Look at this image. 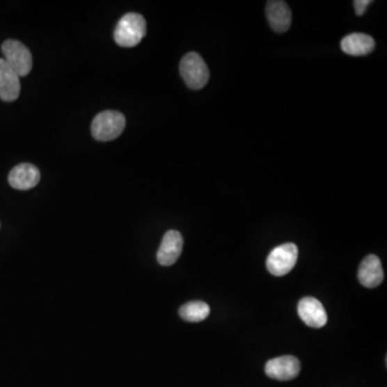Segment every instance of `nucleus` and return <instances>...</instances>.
I'll return each instance as SVG.
<instances>
[{"label": "nucleus", "mask_w": 387, "mask_h": 387, "mask_svg": "<svg viewBox=\"0 0 387 387\" xmlns=\"http://www.w3.org/2000/svg\"><path fill=\"white\" fill-rule=\"evenodd\" d=\"M3 56L7 64L17 72L19 77H25L33 68V56L29 47L13 39L3 42L1 47Z\"/></svg>", "instance_id": "20e7f679"}, {"label": "nucleus", "mask_w": 387, "mask_h": 387, "mask_svg": "<svg viewBox=\"0 0 387 387\" xmlns=\"http://www.w3.org/2000/svg\"><path fill=\"white\" fill-rule=\"evenodd\" d=\"M147 35V22L139 13H127L114 29V40L120 47H134Z\"/></svg>", "instance_id": "f257e3e1"}, {"label": "nucleus", "mask_w": 387, "mask_h": 387, "mask_svg": "<svg viewBox=\"0 0 387 387\" xmlns=\"http://www.w3.org/2000/svg\"><path fill=\"white\" fill-rule=\"evenodd\" d=\"M266 15L271 29L276 33H285L292 24V12L285 1L272 0L268 1Z\"/></svg>", "instance_id": "f8f14e48"}, {"label": "nucleus", "mask_w": 387, "mask_h": 387, "mask_svg": "<svg viewBox=\"0 0 387 387\" xmlns=\"http://www.w3.org/2000/svg\"><path fill=\"white\" fill-rule=\"evenodd\" d=\"M376 47L374 39L366 33H354L347 35L341 41V49L352 56H364L370 54Z\"/></svg>", "instance_id": "ddd939ff"}, {"label": "nucleus", "mask_w": 387, "mask_h": 387, "mask_svg": "<svg viewBox=\"0 0 387 387\" xmlns=\"http://www.w3.org/2000/svg\"><path fill=\"white\" fill-rule=\"evenodd\" d=\"M183 250V237L177 230L166 232L157 252V262L161 266H173Z\"/></svg>", "instance_id": "6e6552de"}, {"label": "nucleus", "mask_w": 387, "mask_h": 387, "mask_svg": "<svg viewBox=\"0 0 387 387\" xmlns=\"http://www.w3.org/2000/svg\"><path fill=\"white\" fill-rule=\"evenodd\" d=\"M264 372L274 380H293L299 374L300 361L294 356L276 357L268 361L264 367Z\"/></svg>", "instance_id": "423d86ee"}, {"label": "nucleus", "mask_w": 387, "mask_h": 387, "mask_svg": "<svg viewBox=\"0 0 387 387\" xmlns=\"http://www.w3.org/2000/svg\"><path fill=\"white\" fill-rule=\"evenodd\" d=\"M21 93L19 77L5 59L0 58V100L15 102Z\"/></svg>", "instance_id": "9d476101"}, {"label": "nucleus", "mask_w": 387, "mask_h": 387, "mask_svg": "<svg viewBox=\"0 0 387 387\" xmlns=\"http://www.w3.org/2000/svg\"><path fill=\"white\" fill-rule=\"evenodd\" d=\"M371 3H372V1H370V0H355L354 8L355 11H356V15H358V17H361V15H364L367 8L369 7Z\"/></svg>", "instance_id": "2eb2a0df"}, {"label": "nucleus", "mask_w": 387, "mask_h": 387, "mask_svg": "<svg viewBox=\"0 0 387 387\" xmlns=\"http://www.w3.org/2000/svg\"><path fill=\"white\" fill-rule=\"evenodd\" d=\"M180 317L189 323H199L210 314V307L203 301H189L180 308Z\"/></svg>", "instance_id": "4468645a"}, {"label": "nucleus", "mask_w": 387, "mask_h": 387, "mask_svg": "<svg viewBox=\"0 0 387 387\" xmlns=\"http://www.w3.org/2000/svg\"><path fill=\"white\" fill-rule=\"evenodd\" d=\"M298 314L306 325L321 329L327 324V313L322 302L317 298L305 297L298 303Z\"/></svg>", "instance_id": "0eeeda50"}, {"label": "nucleus", "mask_w": 387, "mask_h": 387, "mask_svg": "<svg viewBox=\"0 0 387 387\" xmlns=\"http://www.w3.org/2000/svg\"><path fill=\"white\" fill-rule=\"evenodd\" d=\"M384 279L382 264L377 255L366 256L358 268V280L365 287L376 288Z\"/></svg>", "instance_id": "9b49d317"}, {"label": "nucleus", "mask_w": 387, "mask_h": 387, "mask_svg": "<svg viewBox=\"0 0 387 387\" xmlns=\"http://www.w3.org/2000/svg\"><path fill=\"white\" fill-rule=\"evenodd\" d=\"M8 181L13 189L26 191L38 184L40 181V171L31 164H19L12 169Z\"/></svg>", "instance_id": "1a4fd4ad"}, {"label": "nucleus", "mask_w": 387, "mask_h": 387, "mask_svg": "<svg viewBox=\"0 0 387 387\" xmlns=\"http://www.w3.org/2000/svg\"><path fill=\"white\" fill-rule=\"evenodd\" d=\"M180 74L191 90H200L208 83L209 69L198 53H187L180 63Z\"/></svg>", "instance_id": "7ed1b4c3"}, {"label": "nucleus", "mask_w": 387, "mask_h": 387, "mask_svg": "<svg viewBox=\"0 0 387 387\" xmlns=\"http://www.w3.org/2000/svg\"><path fill=\"white\" fill-rule=\"evenodd\" d=\"M298 260V248L294 244L276 246L267 258V269L276 276H282L292 271Z\"/></svg>", "instance_id": "39448f33"}, {"label": "nucleus", "mask_w": 387, "mask_h": 387, "mask_svg": "<svg viewBox=\"0 0 387 387\" xmlns=\"http://www.w3.org/2000/svg\"><path fill=\"white\" fill-rule=\"evenodd\" d=\"M124 114L112 110L100 112L93 120L92 135L98 141H111L116 139L125 128Z\"/></svg>", "instance_id": "f03ea898"}]
</instances>
